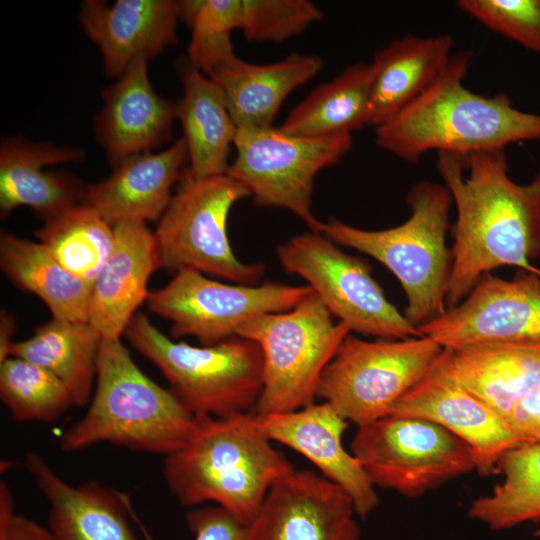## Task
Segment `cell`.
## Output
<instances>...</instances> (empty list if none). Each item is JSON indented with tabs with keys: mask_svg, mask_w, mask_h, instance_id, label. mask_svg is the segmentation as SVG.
Listing matches in <instances>:
<instances>
[{
	"mask_svg": "<svg viewBox=\"0 0 540 540\" xmlns=\"http://www.w3.org/2000/svg\"><path fill=\"white\" fill-rule=\"evenodd\" d=\"M189 162L183 138L159 153L129 156L111 175L87 186L85 203L112 227L124 221L159 220L171 201V188Z\"/></svg>",
	"mask_w": 540,
	"mask_h": 540,
	"instance_id": "23",
	"label": "cell"
},
{
	"mask_svg": "<svg viewBox=\"0 0 540 540\" xmlns=\"http://www.w3.org/2000/svg\"><path fill=\"white\" fill-rule=\"evenodd\" d=\"M0 540H55L48 527L15 512L7 483L0 485Z\"/></svg>",
	"mask_w": 540,
	"mask_h": 540,
	"instance_id": "37",
	"label": "cell"
},
{
	"mask_svg": "<svg viewBox=\"0 0 540 540\" xmlns=\"http://www.w3.org/2000/svg\"><path fill=\"white\" fill-rule=\"evenodd\" d=\"M181 20L180 1L85 0L79 22L100 49L104 72L119 78L138 57L152 59L176 44V25Z\"/></svg>",
	"mask_w": 540,
	"mask_h": 540,
	"instance_id": "19",
	"label": "cell"
},
{
	"mask_svg": "<svg viewBox=\"0 0 540 540\" xmlns=\"http://www.w3.org/2000/svg\"><path fill=\"white\" fill-rule=\"evenodd\" d=\"M374 80L372 63L346 67L329 82L317 86L278 127L297 137H326L350 133L367 125Z\"/></svg>",
	"mask_w": 540,
	"mask_h": 540,
	"instance_id": "30",
	"label": "cell"
},
{
	"mask_svg": "<svg viewBox=\"0 0 540 540\" xmlns=\"http://www.w3.org/2000/svg\"><path fill=\"white\" fill-rule=\"evenodd\" d=\"M270 441L254 411L196 416L187 443L164 457L167 488L184 506L213 502L249 525L272 486L294 470Z\"/></svg>",
	"mask_w": 540,
	"mask_h": 540,
	"instance_id": "3",
	"label": "cell"
},
{
	"mask_svg": "<svg viewBox=\"0 0 540 540\" xmlns=\"http://www.w3.org/2000/svg\"><path fill=\"white\" fill-rule=\"evenodd\" d=\"M322 66L315 55L292 54L275 63L257 65L234 54L207 76L223 92L237 128H267L272 127L288 95L314 78Z\"/></svg>",
	"mask_w": 540,
	"mask_h": 540,
	"instance_id": "24",
	"label": "cell"
},
{
	"mask_svg": "<svg viewBox=\"0 0 540 540\" xmlns=\"http://www.w3.org/2000/svg\"><path fill=\"white\" fill-rule=\"evenodd\" d=\"M406 201L411 215L398 226L363 230L332 217L322 222L321 234L371 256L391 271L407 299L404 316L419 328L447 310L452 258L446 234L453 200L444 184L421 180L410 187Z\"/></svg>",
	"mask_w": 540,
	"mask_h": 540,
	"instance_id": "5",
	"label": "cell"
},
{
	"mask_svg": "<svg viewBox=\"0 0 540 540\" xmlns=\"http://www.w3.org/2000/svg\"><path fill=\"white\" fill-rule=\"evenodd\" d=\"M456 6L488 29L540 54V0H459Z\"/></svg>",
	"mask_w": 540,
	"mask_h": 540,
	"instance_id": "35",
	"label": "cell"
},
{
	"mask_svg": "<svg viewBox=\"0 0 540 540\" xmlns=\"http://www.w3.org/2000/svg\"><path fill=\"white\" fill-rule=\"evenodd\" d=\"M348 334L314 292L289 311L245 323L237 336L255 341L263 356V390L254 412L287 413L313 404L321 375Z\"/></svg>",
	"mask_w": 540,
	"mask_h": 540,
	"instance_id": "7",
	"label": "cell"
},
{
	"mask_svg": "<svg viewBox=\"0 0 540 540\" xmlns=\"http://www.w3.org/2000/svg\"><path fill=\"white\" fill-rule=\"evenodd\" d=\"M348 493L309 470H293L267 493L246 540H360Z\"/></svg>",
	"mask_w": 540,
	"mask_h": 540,
	"instance_id": "16",
	"label": "cell"
},
{
	"mask_svg": "<svg viewBox=\"0 0 540 540\" xmlns=\"http://www.w3.org/2000/svg\"><path fill=\"white\" fill-rule=\"evenodd\" d=\"M24 466L48 502L55 540H137L126 494L98 481L71 485L36 452L25 456Z\"/></svg>",
	"mask_w": 540,
	"mask_h": 540,
	"instance_id": "21",
	"label": "cell"
},
{
	"mask_svg": "<svg viewBox=\"0 0 540 540\" xmlns=\"http://www.w3.org/2000/svg\"><path fill=\"white\" fill-rule=\"evenodd\" d=\"M371 483L417 497L476 470L472 448L432 422L387 415L358 426L351 443Z\"/></svg>",
	"mask_w": 540,
	"mask_h": 540,
	"instance_id": "11",
	"label": "cell"
},
{
	"mask_svg": "<svg viewBox=\"0 0 540 540\" xmlns=\"http://www.w3.org/2000/svg\"><path fill=\"white\" fill-rule=\"evenodd\" d=\"M449 350L458 382L505 421L540 383V344L494 342Z\"/></svg>",
	"mask_w": 540,
	"mask_h": 540,
	"instance_id": "26",
	"label": "cell"
},
{
	"mask_svg": "<svg viewBox=\"0 0 540 540\" xmlns=\"http://www.w3.org/2000/svg\"><path fill=\"white\" fill-rule=\"evenodd\" d=\"M453 45L449 34L408 33L376 51L367 125L384 124L425 92L448 64Z\"/></svg>",
	"mask_w": 540,
	"mask_h": 540,
	"instance_id": "25",
	"label": "cell"
},
{
	"mask_svg": "<svg viewBox=\"0 0 540 540\" xmlns=\"http://www.w3.org/2000/svg\"><path fill=\"white\" fill-rule=\"evenodd\" d=\"M123 335L162 372L193 415L255 411L263 390V356L255 341L233 336L212 345L174 342L142 313L133 316Z\"/></svg>",
	"mask_w": 540,
	"mask_h": 540,
	"instance_id": "6",
	"label": "cell"
},
{
	"mask_svg": "<svg viewBox=\"0 0 540 540\" xmlns=\"http://www.w3.org/2000/svg\"><path fill=\"white\" fill-rule=\"evenodd\" d=\"M245 197H250L248 190L228 174L194 178L184 171L154 232L161 267L175 273L190 269L237 284L257 285L265 266L241 262L227 234L230 210Z\"/></svg>",
	"mask_w": 540,
	"mask_h": 540,
	"instance_id": "8",
	"label": "cell"
},
{
	"mask_svg": "<svg viewBox=\"0 0 540 540\" xmlns=\"http://www.w3.org/2000/svg\"><path fill=\"white\" fill-rule=\"evenodd\" d=\"M177 70L183 95L176 102V118L188 149L187 171L194 178L227 174L228 155L238 128L223 92L187 59L179 61Z\"/></svg>",
	"mask_w": 540,
	"mask_h": 540,
	"instance_id": "27",
	"label": "cell"
},
{
	"mask_svg": "<svg viewBox=\"0 0 540 540\" xmlns=\"http://www.w3.org/2000/svg\"><path fill=\"white\" fill-rule=\"evenodd\" d=\"M389 415L426 420L459 437L472 448L476 471L482 475L495 471L501 457L521 444L500 415L458 382L448 348H443Z\"/></svg>",
	"mask_w": 540,
	"mask_h": 540,
	"instance_id": "15",
	"label": "cell"
},
{
	"mask_svg": "<svg viewBox=\"0 0 540 540\" xmlns=\"http://www.w3.org/2000/svg\"><path fill=\"white\" fill-rule=\"evenodd\" d=\"M79 147L48 141L33 142L21 136L4 138L0 146V211L6 216L20 206L32 209L44 221L81 203L87 186L76 176L44 170L60 163L78 162Z\"/></svg>",
	"mask_w": 540,
	"mask_h": 540,
	"instance_id": "20",
	"label": "cell"
},
{
	"mask_svg": "<svg viewBox=\"0 0 540 540\" xmlns=\"http://www.w3.org/2000/svg\"><path fill=\"white\" fill-rule=\"evenodd\" d=\"M535 535H536L537 537H540V528L535 532Z\"/></svg>",
	"mask_w": 540,
	"mask_h": 540,
	"instance_id": "40",
	"label": "cell"
},
{
	"mask_svg": "<svg viewBox=\"0 0 540 540\" xmlns=\"http://www.w3.org/2000/svg\"><path fill=\"white\" fill-rule=\"evenodd\" d=\"M261 431L302 454L323 476L343 488L354 503L357 516L368 517L378 505V496L358 460L345 450L342 435L348 421L323 402L302 409L274 414H256Z\"/></svg>",
	"mask_w": 540,
	"mask_h": 540,
	"instance_id": "17",
	"label": "cell"
},
{
	"mask_svg": "<svg viewBox=\"0 0 540 540\" xmlns=\"http://www.w3.org/2000/svg\"><path fill=\"white\" fill-rule=\"evenodd\" d=\"M188 528L194 540H246L248 525L233 517L220 506H203L186 514ZM146 540H152L143 531Z\"/></svg>",
	"mask_w": 540,
	"mask_h": 540,
	"instance_id": "36",
	"label": "cell"
},
{
	"mask_svg": "<svg viewBox=\"0 0 540 540\" xmlns=\"http://www.w3.org/2000/svg\"><path fill=\"white\" fill-rule=\"evenodd\" d=\"M236 157L227 174L242 184L258 207L284 208L315 233L321 225L312 213L314 179L350 151V133L297 137L279 128H238Z\"/></svg>",
	"mask_w": 540,
	"mask_h": 540,
	"instance_id": "10",
	"label": "cell"
},
{
	"mask_svg": "<svg viewBox=\"0 0 540 540\" xmlns=\"http://www.w3.org/2000/svg\"><path fill=\"white\" fill-rule=\"evenodd\" d=\"M15 318L5 310L0 314V363L9 357V349L15 332Z\"/></svg>",
	"mask_w": 540,
	"mask_h": 540,
	"instance_id": "39",
	"label": "cell"
},
{
	"mask_svg": "<svg viewBox=\"0 0 540 540\" xmlns=\"http://www.w3.org/2000/svg\"><path fill=\"white\" fill-rule=\"evenodd\" d=\"M506 422L521 444H540V383L514 406Z\"/></svg>",
	"mask_w": 540,
	"mask_h": 540,
	"instance_id": "38",
	"label": "cell"
},
{
	"mask_svg": "<svg viewBox=\"0 0 540 540\" xmlns=\"http://www.w3.org/2000/svg\"><path fill=\"white\" fill-rule=\"evenodd\" d=\"M114 249L92 283L88 322L103 338H121L147 300L150 276L161 267L154 236L142 221L113 226Z\"/></svg>",
	"mask_w": 540,
	"mask_h": 540,
	"instance_id": "22",
	"label": "cell"
},
{
	"mask_svg": "<svg viewBox=\"0 0 540 540\" xmlns=\"http://www.w3.org/2000/svg\"><path fill=\"white\" fill-rule=\"evenodd\" d=\"M277 256L284 270L302 277L350 332L384 340L423 336L386 298L371 266L325 235H295L277 247Z\"/></svg>",
	"mask_w": 540,
	"mask_h": 540,
	"instance_id": "12",
	"label": "cell"
},
{
	"mask_svg": "<svg viewBox=\"0 0 540 540\" xmlns=\"http://www.w3.org/2000/svg\"><path fill=\"white\" fill-rule=\"evenodd\" d=\"M0 266L15 286L38 296L52 318L88 322L92 283L66 270L39 242L1 232Z\"/></svg>",
	"mask_w": 540,
	"mask_h": 540,
	"instance_id": "29",
	"label": "cell"
},
{
	"mask_svg": "<svg viewBox=\"0 0 540 540\" xmlns=\"http://www.w3.org/2000/svg\"><path fill=\"white\" fill-rule=\"evenodd\" d=\"M472 51L452 54L431 86L389 121L375 128V143L408 163L431 150L460 157L540 140V114L515 107L509 96L486 97L463 80Z\"/></svg>",
	"mask_w": 540,
	"mask_h": 540,
	"instance_id": "2",
	"label": "cell"
},
{
	"mask_svg": "<svg viewBox=\"0 0 540 540\" xmlns=\"http://www.w3.org/2000/svg\"><path fill=\"white\" fill-rule=\"evenodd\" d=\"M418 330L449 349L494 342L540 344V274L519 269L505 280L487 273L458 305Z\"/></svg>",
	"mask_w": 540,
	"mask_h": 540,
	"instance_id": "14",
	"label": "cell"
},
{
	"mask_svg": "<svg viewBox=\"0 0 540 540\" xmlns=\"http://www.w3.org/2000/svg\"><path fill=\"white\" fill-rule=\"evenodd\" d=\"M322 16V10L308 0H240L239 29L250 41L280 43Z\"/></svg>",
	"mask_w": 540,
	"mask_h": 540,
	"instance_id": "34",
	"label": "cell"
},
{
	"mask_svg": "<svg viewBox=\"0 0 540 540\" xmlns=\"http://www.w3.org/2000/svg\"><path fill=\"white\" fill-rule=\"evenodd\" d=\"M437 170L457 212L447 309L498 267L540 274L531 264L540 257V171L526 184L514 182L505 149L464 157L438 153Z\"/></svg>",
	"mask_w": 540,
	"mask_h": 540,
	"instance_id": "1",
	"label": "cell"
},
{
	"mask_svg": "<svg viewBox=\"0 0 540 540\" xmlns=\"http://www.w3.org/2000/svg\"><path fill=\"white\" fill-rule=\"evenodd\" d=\"M503 480L471 502L469 516L492 530L540 521V444H520L498 463Z\"/></svg>",
	"mask_w": 540,
	"mask_h": 540,
	"instance_id": "31",
	"label": "cell"
},
{
	"mask_svg": "<svg viewBox=\"0 0 540 540\" xmlns=\"http://www.w3.org/2000/svg\"><path fill=\"white\" fill-rule=\"evenodd\" d=\"M314 291L309 285L266 282L225 284L204 274L182 269L164 287L149 292V310L171 322L175 338L192 336L212 345L237 336L257 317L286 312Z\"/></svg>",
	"mask_w": 540,
	"mask_h": 540,
	"instance_id": "13",
	"label": "cell"
},
{
	"mask_svg": "<svg viewBox=\"0 0 540 540\" xmlns=\"http://www.w3.org/2000/svg\"><path fill=\"white\" fill-rule=\"evenodd\" d=\"M39 243L70 273L93 283L115 245L114 228L87 203L44 221Z\"/></svg>",
	"mask_w": 540,
	"mask_h": 540,
	"instance_id": "32",
	"label": "cell"
},
{
	"mask_svg": "<svg viewBox=\"0 0 540 540\" xmlns=\"http://www.w3.org/2000/svg\"><path fill=\"white\" fill-rule=\"evenodd\" d=\"M102 339L89 322L52 318L28 339L14 341L9 357L48 370L68 387L75 406L84 407L93 395Z\"/></svg>",
	"mask_w": 540,
	"mask_h": 540,
	"instance_id": "28",
	"label": "cell"
},
{
	"mask_svg": "<svg viewBox=\"0 0 540 540\" xmlns=\"http://www.w3.org/2000/svg\"><path fill=\"white\" fill-rule=\"evenodd\" d=\"M148 61L146 57L136 58L101 93L103 107L95 116V133L112 167L171 139L176 102L155 92L148 76Z\"/></svg>",
	"mask_w": 540,
	"mask_h": 540,
	"instance_id": "18",
	"label": "cell"
},
{
	"mask_svg": "<svg viewBox=\"0 0 540 540\" xmlns=\"http://www.w3.org/2000/svg\"><path fill=\"white\" fill-rule=\"evenodd\" d=\"M0 397L18 422H53L75 406L70 390L57 376L13 356L0 363Z\"/></svg>",
	"mask_w": 540,
	"mask_h": 540,
	"instance_id": "33",
	"label": "cell"
},
{
	"mask_svg": "<svg viewBox=\"0 0 540 540\" xmlns=\"http://www.w3.org/2000/svg\"><path fill=\"white\" fill-rule=\"evenodd\" d=\"M195 425L196 416L139 369L121 338H103L89 408L59 445L76 452L106 442L166 457L187 443Z\"/></svg>",
	"mask_w": 540,
	"mask_h": 540,
	"instance_id": "4",
	"label": "cell"
},
{
	"mask_svg": "<svg viewBox=\"0 0 540 540\" xmlns=\"http://www.w3.org/2000/svg\"><path fill=\"white\" fill-rule=\"evenodd\" d=\"M443 348L427 336L366 341L348 334L324 369L317 397L357 426L389 415Z\"/></svg>",
	"mask_w": 540,
	"mask_h": 540,
	"instance_id": "9",
	"label": "cell"
}]
</instances>
